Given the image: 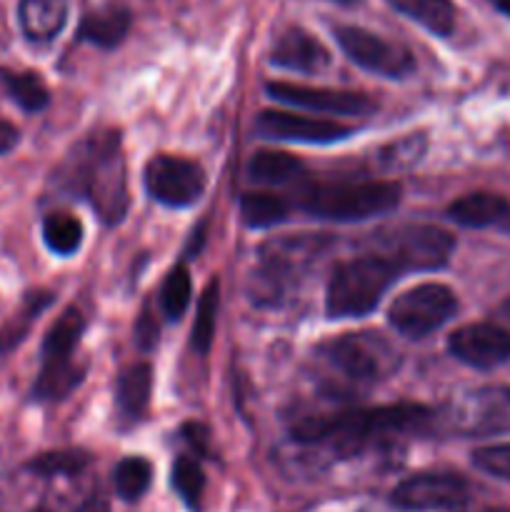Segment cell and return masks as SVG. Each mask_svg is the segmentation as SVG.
Returning a JSON list of instances; mask_svg holds the SVG:
<instances>
[{"label": "cell", "mask_w": 510, "mask_h": 512, "mask_svg": "<svg viewBox=\"0 0 510 512\" xmlns=\"http://www.w3.org/2000/svg\"><path fill=\"white\" fill-rule=\"evenodd\" d=\"M78 180L93 208L108 225L123 220L128 210V188H125V160L120 150L118 133L95 135L88 153L80 158Z\"/></svg>", "instance_id": "3957f363"}, {"label": "cell", "mask_w": 510, "mask_h": 512, "mask_svg": "<svg viewBox=\"0 0 510 512\" xmlns=\"http://www.w3.org/2000/svg\"><path fill=\"white\" fill-rule=\"evenodd\" d=\"M473 465L490 478L510 483V443L478 448L473 453Z\"/></svg>", "instance_id": "1f68e13d"}, {"label": "cell", "mask_w": 510, "mask_h": 512, "mask_svg": "<svg viewBox=\"0 0 510 512\" xmlns=\"http://www.w3.org/2000/svg\"><path fill=\"white\" fill-rule=\"evenodd\" d=\"M388 3L405 18L423 25L428 33L440 35V38L453 33L455 8L450 0H388Z\"/></svg>", "instance_id": "44dd1931"}, {"label": "cell", "mask_w": 510, "mask_h": 512, "mask_svg": "<svg viewBox=\"0 0 510 512\" xmlns=\"http://www.w3.org/2000/svg\"><path fill=\"white\" fill-rule=\"evenodd\" d=\"M183 435H185V440H188V443L193 445V448H198L200 453H203V450H205V440H208V430H205L203 425L188 423L183 428Z\"/></svg>", "instance_id": "d590c367"}, {"label": "cell", "mask_w": 510, "mask_h": 512, "mask_svg": "<svg viewBox=\"0 0 510 512\" xmlns=\"http://www.w3.org/2000/svg\"><path fill=\"white\" fill-rule=\"evenodd\" d=\"M85 368L70 363H43L38 380H35L33 395L38 400H63L83 383Z\"/></svg>", "instance_id": "7402d4cb"}, {"label": "cell", "mask_w": 510, "mask_h": 512, "mask_svg": "<svg viewBox=\"0 0 510 512\" xmlns=\"http://www.w3.org/2000/svg\"><path fill=\"white\" fill-rule=\"evenodd\" d=\"M18 18L25 38L33 43H48L65 28L68 3L65 0H20Z\"/></svg>", "instance_id": "e0dca14e"}, {"label": "cell", "mask_w": 510, "mask_h": 512, "mask_svg": "<svg viewBox=\"0 0 510 512\" xmlns=\"http://www.w3.org/2000/svg\"><path fill=\"white\" fill-rule=\"evenodd\" d=\"M403 510H455L468 503V483L453 473H423L403 480L390 495Z\"/></svg>", "instance_id": "8fae6325"}, {"label": "cell", "mask_w": 510, "mask_h": 512, "mask_svg": "<svg viewBox=\"0 0 510 512\" xmlns=\"http://www.w3.org/2000/svg\"><path fill=\"white\" fill-rule=\"evenodd\" d=\"M258 133L263 138L290 140V143L325 145L345 140L353 128L328 118H310V115L285 113V110H265L258 118Z\"/></svg>", "instance_id": "5bb4252c"}, {"label": "cell", "mask_w": 510, "mask_h": 512, "mask_svg": "<svg viewBox=\"0 0 510 512\" xmlns=\"http://www.w3.org/2000/svg\"><path fill=\"white\" fill-rule=\"evenodd\" d=\"M43 240L55 255H73L83 243V223L70 213H50L43 220Z\"/></svg>", "instance_id": "4316f807"}, {"label": "cell", "mask_w": 510, "mask_h": 512, "mask_svg": "<svg viewBox=\"0 0 510 512\" xmlns=\"http://www.w3.org/2000/svg\"><path fill=\"white\" fill-rule=\"evenodd\" d=\"M90 455L83 450H55V453H45L35 458L28 465L33 473L43 475V478H55V475H78L88 468Z\"/></svg>", "instance_id": "4dcf8cb0"}, {"label": "cell", "mask_w": 510, "mask_h": 512, "mask_svg": "<svg viewBox=\"0 0 510 512\" xmlns=\"http://www.w3.org/2000/svg\"><path fill=\"white\" fill-rule=\"evenodd\" d=\"M500 318H503V323L508 325V328H505V330H508V333H510V298L505 300L503 305H500Z\"/></svg>", "instance_id": "74e56055"}, {"label": "cell", "mask_w": 510, "mask_h": 512, "mask_svg": "<svg viewBox=\"0 0 510 512\" xmlns=\"http://www.w3.org/2000/svg\"><path fill=\"white\" fill-rule=\"evenodd\" d=\"M325 245L328 240L318 235H298L265 245L260 250V265L250 275V298L260 305L278 303Z\"/></svg>", "instance_id": "277c9868"}, {"label": "cell", "mask_w": 510, "mask_h": 512, "mask_svg": "<svg viewBox=\"0 0 510 512\" xmlns=\"http://www.w3.org/2000/svg\"><path fill=\"white\" fill-rule=\"evenodd\" d=\"M273 65L283 70H295V73H320L328 68L330 55L323 48L320 40L313 35L305 33L300 28L285 30L275 43L273 55H270Z\"/></svg>", "instance_id": "9a60e30c"}, {"label": "cell", "mask_w": 510, "mask_h": 512, "mask_svg": "<svg viewBox=\"0 0 510 512\" xmlns=\"http://www.w3.org/2000/svg\"><path fill=\"white\" fill-rule=\"evenodd\" d=\"M400 185L390 180L368 183H320L305 190L303 208L313 218L355 223L375 215L390 213L400 203Z\"/></svg>", "instance_id": "7a4b0ae2"}, {"label": "cell", "mask_w": 510, "mask_h": 512, "mask_svg": "<svg viewBox=\"0 0 510 512\" xmlns=\"http://www.w3.org/2000/svg\"><path fill=\"white\" fill-rule=\"evenodd\" d=\"M85 333V318L78 308H68L53 325L43 343V363H70L80 338Z\"/></svg>", "instance_id": "d6986e66"}, {"label": "cell", "mask_w": 510, "mask_h": 512, "mask_svg": "<svg viewBox=\"0 0 510 512\" xmlns=\"http://www.w3.org/2000/svg\"><path fill=\"white\" fill-rule=\"evenodd\" d=\"M268 95L278 103L295 105V108L315 110L328 115H368L375 110V103L363 93H348V90L310 88V85L295 83H268Z\"/></svg>", "instance_id": "4fadbf2b"}, {"label": "cell", "mask_w": 510, "mask_h": 512, "mask_svg": "<svg viewBox=\"0 0 510 512\" xmlns=\"http://www.w3.org/2000/svg\"><path fill=\"white\" fill-rule=\"evenodd\" d=\"M0 80H3L5 90H8L10 98L20 105L28 113H38L48 105L50 93L48 85L43 83L38 73H13V70H3L0 73Z\"/></svg>", "instance_id": "d4e9b609"}, {"label": "cell", "mask_w": 510, "mask_h": 512, "mask_svg": "<svg viewBox=\"0 0 510 512\" xmlns=\"http://www.w3.org/2000/svg\"><path fill=\"white\" fill-rule=\"evenodd\" d=\"M190 295H193V285H190V273L188 268L178 265L168 273L163 288H160V305H163V313L170 320L183 318V313L190 305Z\"/></svg>", "instance_id": "f546056e"}, {"label": "cell", "mask_w": 510, "mask_h": 512, "mask_svg": "<svg viewBox=\"0 0 510 512\" xmlns=\"http://www.w3.org/2000/svg\"><path fill=\"white\" fill-rule=\"evenodd\" d=\"M458 310V298L443 283H423L405 290L390 305L388 320L400 335L410 340H423L443 328Z\"/></svg>", "instance_id": "5b68a950"}, {"label": "cell", "mask_w": 510, "mask_h": 512, "mask_svg": "<svg viewBox=\"0 0 510 512\" xmlns=\"http://www.w3.org/2000/svg\"><path fill=\"white\" fill-rule=\"evenodd\" d=\"M150 393H153V368L148 363L130 365L120 373L118 388H115L120 413L128 418H140L148 408Z\"/></svg>", "instance_id": "ffe728a7"}, {"label": "cell", "mask_w": 510, "mask_h": 512, "mask_svg": "<svg viewBox=\"0 0 510 512\" xmlns=\"http://www.w3.org/2000/svg\"><path fill=\"white\" fill-rule=\"evenodd\" d=\"M35 512H48V510H35Z\"/></svg>", "instance_id": "60d3db41"}, {"label": "cell", "mask_w": 510, "mask_h": 512, "mask_svg": "<svg viewBox=\"0 0 510 512\" xmlns=\"http://www.w3.org/2000/svg\"><path fill=\"white\" fill-rule=\"evenodd\" d=\"M135 340H138V345L143 350H150L158 343V323H155L148 310H143L138 325H135Z\"/></svg>", "instance_id": "836d02e7"}, {"label": "cell", "mask_w": 510, "mask_h": 512, "mask_svg": "<svg viewBox=\"0 0 510 512\" xmlns=\"http://www.w3.org/2000/svg\"><path fill=\"white\" fill-rule=\"evenodd\" d=\"M320 358L355 383H373L390 363L388 345L368 333H348L320 348Z\"/></svg>", "instance_id": "30bf717a"}, {"label": "cell", "mask_w": 510, "mask_h": 512, "mask_svg": "<svg viewBox=\"0 0 510 512\" xmlns=\"http://www.w3.org/2000/svg\"><path fill=\"white\" fill-rule=\"evenodd\" d=\"M18 140H20L18 128H15L13 123H8V120L0 118V155L10 153V150L18 145Z\"/></svg>", "instance_id": "e575fe53"}, {"label": "cell", "mask_w": 510, "mask_h": 512, "mask_svg": "<svg viewBox=\"0 0 510 512\" xmlns=\"http://www.w3.org/2000/svg\"><path fill=\"white\" fill-rule=\"evenodd\" d=\"M113 483L120 498L135 503L148 493L150 483H153V468L145 458H125L115 468Z\"/></svg>", "instance_id": "f1b7e54d"}, {"label": "cell", "mask_w": 510, "mask_h": 512, "mask_svg": "<svg viewBox=\"0 0 510 512\" xmlns=\"http://www.w3.org/2000/svg\"><path fill=\"white\" fill-rule=\"evenodd\" d=\"M130 23V10L123 5H108V8L93 10L83 18L78 28V38L85 43H93L98 48H115L125 40L128 35Z\"/></svg>", "instance_id": "ac0fdd59"}, {"label": "cell", "mask_w": 510, "mask_h": 512, "mask_svg": "<svg viewBox=\"0 0 510 512\" xmlns=\"http://www.w3.org/2000/svg\"><path fill=\"white\" fill-rule=\"evenodd\" d=\"M448 350L470 368H498L510 360V333L503 325L470 323L450 335Z\"/></svg>", "instance_id": "7c38bea8"}, {"label": "cell", "mask_w": 510, "mask_h": 512, "mask_svg": "<svg viewBox=\"0 0 510 512\" xmlns=\"http://www.w3.org/2000/svg\"><path fill=\"white\" fill-rule=\"evenodd\" d=\"M400 268L385 255H363L340 263L333 270L325 293L328 318H363L383 300Z\"/></svg>", "instance_id": "6da1fadb"}, {"label": "cell", "mask_w": 510, "mask_h": 512, "mask_svg": "<svg viewBox=\"0 0 510 512\" xmlns=\"http://www.w3.org/2000/svg\"><path fill=\"white\" fill-rule=\"evenodd\" d=\"M300 170H303V163L295 155L280 153V150H260V153L253 155L248 165L250 178L263 185L288 183Z\"/></svg>", "instance_id": "603a6c76"}, {"label": "cell", "mask_w": 510, "mask_h": 512, "mask_svg": "<svg viewBox=\"0 0 510 512\" xmlns=\"http://www.w3.org/2000/svg\"><path fill=\"white\" fill-rule=\"evenodd\" d=\"M240 215L250 228H273L288 218V203L273 193H245L240 200Z\"/></svg>", "instance_id": "484cf974"}, {"label": "cell", "mask_w": 510, "mask_h": 512, "mask_svg": "<svg viewBox=\"0 0 510 512\" xmlns=\"http://www.w3.org/2000/svg\"><path fill=\"white\" fill-rule=\"evenodd\" d=\"M450 428L468 438L510 433V385H485L455 400L448 413Z\"/></svg>", "instance_id": "52a82bcc"}, {"label": "cell", "mask_w": 510, "mask_h": 512, "mask_svg": "<svg viewBox=\"0 0 510 512\" xmlns=\"http://www.w3.org/2000/svg\"><path fill=\"white\" fill-rule=\"evenodd\" d=\"M448 218L463 228L510 230V203L495 193H468L450 205Z\"/></svg>", "instance_id": "2e32d148"}, {"label": "cell", "mask_w": 510, "mask_h": 512, "mask_svg": "<svg viewBox=\"0 0 510 512\" xmlns=\"http://www.w3.org/2000/svg\"><path fill=\"white\" fill-rule=\"evenodd\" d=\"M385 250V258L393 260L405 270H438L450 260L455 250V238L443 228L435 225H400V228L388 230L380 238Z\"/></svg>", "instance_id": "8992f818"}, {"label": "cell", "mask_w": 510, "mask_h": 512, "mask_svg": "<svg viewBox=\"0 0 510 512\" xmlns=\"http://www.w3.org/2000/svg\"><path fill=\"white\" fill-rule=\"evenodd\" d=\"M173 490L178 498L183 500L193 512H200L203 508V495H205V475L198 460L180 455L173 463Z\"/></svg>", "instance_id": "83f0119b"}, {"label": "cell", "mask_w": 510, "mask_h": 512, "mask_svg": "<svg viewBox=\"0 0 510 512\" xmlns=\"http://www.w3.org/2000/svg\"><path fill=\"white\" fill-rule=\"evenodd\" d=\"M425 148V140L420 138V135H413V138H405L400 140V143L390 145V153H383V160L385 165H403V158L408 160V163H415V160L420 158V153H423Z\"/></svg>", "instance_id": "d6a6232c"}, {"label": "cell", "mask_w": 510, "mask_h": 512, "mask_svg": "<svg viewBox=\"0 0 510 512\" xmlns=\"http://www.w3.org/2000/svg\"><path fill=\"white\" fill-rule=\"evenodd\" d=\"M335 38H338L343 53L363 70L393 80L413 73L415 60L410 50L403 48V45L390 43V40L370 33V30L355 28V25H340V28H335Z\"/></svg>", "instance_id": "ba28073f"}, {"label": "cell", "mask_w": 510, "mask_h": 512, "mask_svg": "<svg viewBox=\"0 0 510 512\" xmlns=\"http://www.w3.org/2000/svg\"><path fill=\"white\" fill-rule=\"evenodd\" d=\"M150 198L168 208H188L205 190V173L198 163L178 155H155L145 168Z\"/></svg>", "instance_id": "9c48e42d"}, {"label": "cell", "mask_w": 510, "mask_h": 512, "mask_svg": "<svg viewBox=\"0 0 510 512\" xmlns=\"http://www.w3.org/2000/svg\"><path fill=\"white\" fill-rule=\"evenodd\" d=\"M333 3H340V5H353V3H358V0H333Z\"/></svg>", "instance_id": "ab89813d"}, {"label": "cell", "mask_w": 510, "mask_h": 512, "mask_svg": "<svg viewBox=\"0 0 510 512\" xmlns=\"http://www.w3.org/2000/svg\"><path fill=\"white\" fill-rule=\"evenodd\" d=\"M495 5H498V8L503 10V13L510 15V0H495Z\"/></svg>", "instance_id": "f35d334b"}, {"label": "cell", "mask_w": 510, "mask_h": 512, "mask_svg": "<svg viewBox=\"0 0 510 512\" xmlns=\"http://www.w3.org/2000/svg\"><path fill=\"white\" fill-rule=\"evenodd\" d=\"M75 512H110V508H108V503H105V500H88V503H83L80 505L78 510Z\"/></svg>", "instance_id": "8d00e7d4"}, {"label": "cell", "mask_w": 510, "mask_h": 512, "mask_svg": "<svg viewBox=\"0 0 510 512\" xmlns=\"http://www.w3.org/2000/svg\"><path fill=\"white\" fill-rule=\"evenodd\" d=\"M218 305H220V280L213 278L205 285L203 295L195 308V323H193V348L200 355L210 350L215 340V325H218Z\"/></svg>", "instance_id": "cb8c5ba5"}]
</instances>
